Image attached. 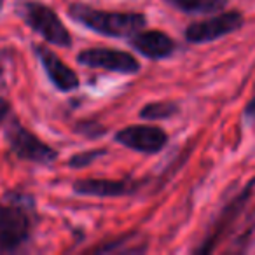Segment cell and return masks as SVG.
I'll list each match as a JSON object with an SVG mask.
<instances>
[{
    "instance_id": "1",
    "label": "cell",
    "mask_w": 255,
    "mask_h": 255,
    "mask_svg": "<svg viewBox=\"0 0 255 255\" xmlns=\"http://www.w3.org/2000/svg\"><path fill=\"white\" fill-rule=\"evenodd\" d=\"M68 14L75 23L107 37H131L145 26V16L138 12L102 11L84 4H72Z\"/></svg>"
},
{
    "instance_id": "2",
    "label": "cell",
    "mask_w": 255,
    "mask_h": 255,
    "mask_svg": "<svg viewBox=\"0 0 255 255\" xmlns=\"http://www.w3.org/2000/svg\"><path fill=\"white\" fill-rule=\"evenodd\" d=\"M32 198L12 192L0 201V252H14L32 233Z\"/></svg>"
},
{
    "instance_id": "3",
    "label": "cell",
    "mask_w": 255,
    "mask_h": 255,
    "mask_svg": "<svg viewBox=\"0 0 255 255\" xmlns=\"http://www.w3.org/2000/svg\"><path fill=\"white\" fill-rule=\"evenodd\" d=\"M18 14L33 32L44 37L46 42L60 47H68L72 44V37L67 26L47 5L40 2H23L18 7Z\"/></svg>"
},
{
    "instance_id": "4",
    "label": "cell",
    "mask_w": 255,
    "mask_h": 255,
    "mask_svg": "<svg viewBox=\"0 0 255 255\" xmlns=\"http://www.w3.org/2000/svg\"><path fill=\"white\" fill-rule=\"evenodd\" d=\"M5 138H7L11 150L19 159L32 161V163L37 164H49L58 157V152L53 147H49L40 138H37L19 121H12L9 124L7 131H5Z\"/></svg>"
},
{
    "instance_id": "5",
    "label": "cell",
    "mask_w": 255,
    "mask_h": 255,
    "mask_svg": "<svg viewBox=\"0 0 255 255\" xmlns=\"http://www.w3.org/2000/svg\"><path fill=\"white\" fill-rule=\"evenodd\" d=\"M243 26V16L238 11H227L205 21L192 23L185 30V39L192 44H206L226 37Z\"/></svg>"
},
{
    "instance_id": "6",
    "label": "cell",
    "mask_w": 255,
    "mask_h": 255,
    "mask_svg": "<svg viewBox=\"0 0 255 255\" xmlns=\"http://www.w3.org/2000/svg\"><path fill=\"white\" fill-rule=\"evenodd\" d=\"M77 61L89 68H102L119 74H136L140 70V63L129 53L109 47H93V49L81 51Z\"/></svg>"
},
{
    "instance_id": "7",
    "label": "cell",
    "mask_w": 255,
    "mask_h": 255,
    "mask_svg": "<svg viewBox=\"0 0 255 255\" xmlns=\"http://www.w3.org/2000/svg\"><path fill=\"white\" fill-rule=\"evenodd\" d=\"M116 142L142 154H157L166 147L168 135L157 126H128L116 133Z\"/></svg>"
},
{
    "instance_id": "8",
    "label": "cell",
    "mask_w": 255,
    "mask_h": 255,
    "mask_svg": "<svg viewBox=\"0 0 255 255\" xmlns=\"http://www.w3.org/2000/svg\"><path fill=\"white\" fill-rule=\"evenodd\" d=\"M35 54L39 58L40 65L46 70L47 79L51 81V84L61 93H70L74 89L79 88V77L67 63L61 61L60 56L53 53L51 49H47L46 46H35Z\"/></svg>"
},
{
    "instance_id": "9",
    "label": "cell",
    "mask_w": 255,
    "mask_h": 255,
    "mask_svg": "<svg viewBox=\"0 0 255 255\" xmlns=\"http://www.w3.org/2000/svg\"><path fill=\"white\" fill-rule=\"evenodd\" d=\"M140 187L133 180H112V178H82L74 182V191L81 196L95 198H121L129 196Z\"/></svg>"
},
{
    "instance_id": "10",
    "label": "cell",
    "mask_w": 255,
    "mask_h": 255,
    "mask_svg": "<svg viewBox=\"0 0 255 255\" xmlns=\"http://www.w3.org/2000/svg\"><path fill=\"white\" fill-rule=\"evenodd\" d=\"M129 44L149 60H163L175 51V42L159 30H138L129 37Z\"/></svg>"
},
{
    "instance_id": "11",
    "label": "cell",
    "mask_w": 255,
    "mask_h": 255,
    "mask_svg": "<svg viewBox=\"0 0 255 255\" xmlns=\"http://www.w3.org/2000/svg\"><path fill=\"white\" fill-rule=\"evenodd\" d=\"M168 5L185 14H213L226 7L227 0H164Z\"/></svg>"
},
{
    "instance_id": "12",
    "label": "cell",
    "mask_w": 255,
    "mask_h": 255,
    "mask_svg": "<svg viewBox=\"0 0 255 255\" xmlns=\"http://www.w3.org/2000/svg\"><path fill=\"white\" fill-rule=\"evenodd\" d=\"M178 112V105L173 102H152L147 103L142 110H140V117L142 119L156 121V119H168L173 117Z\"/></svg>"
},
{
    "instance_id": "13",
    "label": "cell",
    "mask_w": 255,
    "mask_h": 255,
    "mask_svg": "<svg viewBox=\"0 0 255 255\" xmlns=\"http://www.w3.org/2000/svg\"><path fill=\"white\" fill-rule=\"evenodd\" d=\"M107 150L105 149H93V150H86V152H81V154H75L72 156V159L68 161L72 168H86L89 164H93L96 159H100L102 156H105Z\"/></svg>"
},
{
    "instance_id": "14",
    "label": "cell",
    "mask_w": 255,
    "mask_h": 255,
    "mask_svg": "<svg viewBox=\"0 0 255 255\" xmlns=\"http://www.w3.org/2000/svg\"><path fill=\"white\" fill-rule=\"evenodd\" d=\"M9 112H11V105H9V102L4 98H0V124L4 123L5 117L9 116Z\"/></svg>"
},
{
    "instance_id": "15",
    "label": "cell",
    "mask_w": 255,
    "mask_h": 255,
    "mask_svg": "<svg viewBox=\"0 0 255 255\" xmlns=\"http://www.w3.org/2000/svg\"><path fill=\"white\" fill-rule=\"evenodd\" d=\"M245 116H247V119L255 126V96L248 102L247 110H245Z\"/></svg>"
},
{
    "instance_id": "16",
    "label": "cell",
    "mask_w": 255,
    "mask_h": 255,
    "mask_svg": "<svg viewBox=\"0 0 255 255\" xmlns=\"http://www.w3.org/2000/svg\"><path fill=\"white\" fill-rule=\"evenodd\" d=\"M2 72H4V70H2V67H0V75H2Z\"/></svg>"
}]
</instances>
